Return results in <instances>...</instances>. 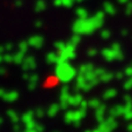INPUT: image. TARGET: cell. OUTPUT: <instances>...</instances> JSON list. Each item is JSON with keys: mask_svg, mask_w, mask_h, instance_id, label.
Segmentation results:
<instances>
[{"mask_svg": "<svg viewBox=\"0 0 132 132\" xmlns=\"http://www.w3.org/2000/svg\"><path fill=\"white\" fill-rule=\"evenodd\" d=\"M128 1H130V0H118L119 4H126Z\"/></svg>", "mask_w": 132, "mask_h": 132, "instance_id": "4316f807", "label": "cell"}, {"mask_svg": "<svg viewBox=\"0 0 132 132\" xmlns=\"http://www.w3.org/2000/svg\"><path fill=\"white\" fill-rule=\"evenodd\" d=\"M53 4H55V6H63V0H55Z\"/></svg>", "mask_w": 132, "mask_h": 132, "instance_id": "603a6c76", "label": "cell"}, {"mask_svg": "<svg viewBox=\"0 0 132 132\" xmlns=\"http://www.w3.org/2000/svg\"><path fill=\"white\" fill-rule=\"evenodd\" d=\"M89 70H93V65L92 64H85L80 67V72H86V71H89Z\"/></svg>", "mask_w": 132, "mask_h": 132, "instance_id": "d6986e66", "label": "cell"}, {"mask_svg": "<svg viewBox=\"0 0 132 132\" xmlns=\"http://www.w3.org/2000/svg\"><path fill=\"white\" fill-rule=\"evenodd\" d=\"M42 26H43V22H42L41 20H37L36 22H35V27L36 28H41Z\"/></svg>", "mask_w": 132, "mask_h": 132, "instance_id": "7402d4cb", "label": "cell"}, {"mask_svg": "<svg viewBox=\"0 0 132 132\" xmlns=\"http://www.w3.org/2000/svg\"><path fill=\"white\" fill-rule=\"evenodd\" d=\"M104 22V12L100 11L92 18L78 19L73 24V31L78 35H89L100 29Z\"/></svg>", "mask_w": 132, "mask_h": 132, "instance_id": "6da1fadb", "label": "cell"}, {"mask_svg": "<svg viewBox=\"0 0 132 132\" xmlns=\"http://www.w3.org/2000/svg\"><path fill=\"white\" fill-rule=\"evenodd\" d=\"M4 49H5V51H7V52H11V51L13 50V44H11V43H7L6 45L4 46Z\"/></svg>", "mask_w": 132, "mask_h": 132, "instance_id": "44dd1931", "label": "cell"}, {"mask_svg": "<svg viewBox=\"0 0 132 132\" xmlns=\"http://www.w3.org/2000/svg\"><path fill=\"white\" fill-rule=\"evenodd\" d=\"M45 9H46V2L44 0H37L36 4H35V12L41 13V12L45 11Z\"/></svg>", "mask_w": 132, "mask_h": 132, "instance_id": "ba28073f", "label": "cell"}, {"mask_svg": "<svg viewBox=\"0 0 132 132\" xmlns=\"http://www.w3.org/2000/svg\"><path fill=\"white\" fill-rule=\"evenodd\" d=\"M96 53H97V51H96V49H94V48L88 49V51H87V55H88V57H90V58L95 57Z\"/></svg>", "mask_w": 132, "mask_h": 132, "instance_id": "ffe728a7", "label": "cell"}, {"mask_svg": "<svg viewBox=\"0 0 132 132\" xmlns=\"http://www.w3.org/2000/svg\"><path fill=\"white\" fill-rule=\"evenodd\" d=\"M74 2H75V0H63V6L70 8V7H72L74 5Z\"/></svg>", "mask_w": 132, "mask_h": 132, "instance_id": "ac0fdd59", "label": "cell"}, {"mask_svg": "<svg viewBox=\"0 0 132 132\" xmlns=\"http://www.w3.org/2000/svg\"><path fill=\"white\" fill-rule=\"evenodd\" d=\"M126 73H128V74H132V66L126 68Z\"/></svg>", "mask_w": 132, "mask_h": 132, "instance_id": "d4e9b609", "label": "cell"}, {"mask_svg": "<svg viewBox=\"0 0 132 132\" xmlns=\"http://www.w3.org/2000/svg\"><path fill=\"white\" fill-rule=\"evenodd\" d=\"M57 75L62 81H70L75 74V70L73 66L68 64V62H63L57 64Z\"/></svg>", "mask_w": 132, "mask_h": 132, "instance_id": "7a4b0ae2", "label": "cell"}, {"mask_svg": "<svg viewBox=\"0 0 132 132\" xmlns=\"http://www.w3.org/2000/svg\"><path fill=\"white\" fill-rule=\"evenodd\" d=\"M28 44H29L30 48H34V49H41L44 44V38L39 35H34V36L29 37L28 38Z\"/></svg>", "mask_w": 132, "mask_h": 132, "instance_id": "5b68a950", "label": "cell"}, {"mask_svg": "<svg viewBox=\"0 0 132 132\" xmlns=\"http://www.w3.org/2000/svg\"><path fill=\"white\" fill-rule=\"evenodd\" d=\"M23 66H24V68H34L35 66H36V62H35V58L32 57V56H29V57H24V59H23Z\"/></svg>", "mask_w": 132, "mask_h": 132, "instance_id": "52a82bcc", "label": "cell"}, {"mask_svg": "<svg viewBox=\"0 0 132 132\" xmlns=\"http://www.w3.org/2000/svg\"><path fill=\"white\" fill-rule=\"evenodd\" d=\"M2 60H4V62H6V63L13 62V55H11L9 52L5 53V55H2Z\"/></svg>", "mask_w": 132, "mask_h": 132, "instance_id": "2e32d148", "label": "cell"}, {"mask_svg": "<svg viewBox=\"0 0 132 132\" xmlns=\"http://www.w3.org/2000/svg\"><path fill=\"white\" fill-rule=\"evenodd\" d=\"M125 14H126V15H131V14H132V1H128V2H126Z\"/></svg>", "mask_w": 132, "mask_h": 132, "instance_id": "e0dca14e", "label": "cell"}, {"mask_svg": "<svg viewBox=\"0 0 132 132\" xmlns=\"http://www.w3.org/2000/svg\"><path fill=\"white\" fill-rule=\"evenodd\" d=\"M122 35H123V36H126V35H128V30L123 29V30H122Z\"/></svg>", "mask_w": 132, "mask_h": 132, "instance_id": "484cf974", "label": "cell"}, {"mask_svg": "<svg viewBox=\"0 0 132 132\" xmlns=\"http://www.w3.org/2000/svg\"><path fill=\"white\" fill-rule=\"evenodd\" d=\"M29 44H28L27 41H23V42H20V44H19V51H21V52L23 53H27L28 49H29Z\"/></svg>", "mask_w": 132, "mask_h": 132, "instance_id": "7c38bea8", "label": "cell"}, {"mask_svg": "<svg viewBox=\"0 0 132 132\" xmlns=\"http://www.w3.org/2000/svg\"><path fill=\"white\" fill-rule=\"evenodd\" d=\"M75 14H77L78 19H86V18H88V11H87L86 8H84V7H79V8H77Z\"/></svg>", "mask_w": 132, "mask_h": 132, "instance_id": "30bf717a", "label": "cell"}, {"mask_svg": "<svg viewBox=\"0 0 132 132\" xmlns=\"http://www.w3.org/2000/svg\"><path fill=\"white\" fill-rule=\"evenodd\" d=\"M46 62L50 64H57L58 63V53L56 52H49L46 55Z\"/></svg>", "mask_w": 132, "mask_h": 132, "instance_id": "8fae6325", "label": "cell"}, {"mask_svg": "<svg viewBox=\"0 0 132 132\" xmlns=\"http://www.w3.org/2000/svg\"><path fill=\"white\" fill-rule=\"evenodd\" d=\"M5 51V49H4V46H0V55H2V52Z\"/></svg>", "mask_w": 132, "mask_h": 132, "instance_id": "83f0119b", "label": "cell"}, {"mask_svg": "<svg viewBox=\"0 0 132 132\" xmlns=\"http://www.w3.org/2000/svg\"><path fill=\"white\" fill-rule=\"evenodd\" d=\"M66 45H67V43H66V42H63V41H59V42H57V43H55V48L58 50V52L64 50L66 48Z\"/></svg>", "mask_w": 132, "mask_h": 132, "instance_id": "5bb4252c", "label": "cell"}, {"mask_svg": "<svg viewBox=\"0 0 132 132\" xmlns=\"http://www.w3.org/2000/svg\"><path fill=\"white\" fill-rule=\"evenodd\" d=\"M24 57H26V53H23V52H21V51L18 50V52L13 55V62L15 63V64H20V63L23 62Z\"/></svg>", "mask_w": 132, "mask_h": 132, "instance_id": "9c48e42d", "label": "cell"}, {"mask_svg": "<svg viewBox=\"0 0 132 132\" xmlns=\"http://www.w3.org/2000/svg\"><path fill=\"white\" fill-rule=\"evenodd\" d=\"M101 55L103 56V58H105V59L109 60V62L115 60V59H123V57H124L122 50H115V49H112V48L103 49Z\"/></svg>", "mask_w": 132, "mask_h": 132, "instance_id": "277c9868", "label": "cell"}, {"mask_svg": "<svg viewBox=\"0 0 132 132\" xmlns=\"http://www.w3.org/2000/svg\"><path fill=\"white\" fill-rule=\"evenodd\" d=\"M77 1H82V0H77Z\"/></svg>", "mask_w": 132, "mask_h": 132, "instance_id": "f546056e", "label": "cell"}, {"mask_svg": "<svg viewBox=\"0 0 132 132\" xmlns=\"http://www.w3.org/2000/svg\"><path fill=\"white\" fill-rule=\"evenodd\" d=\"M2 62V55H0V63Z\"/></svg>", "mask_w": 132, "mask_h": 132, "instance_id": "f1b7e54d", "label": "cell"}, {"mask_svg": "<svg viewBox=\"0 0 132 132\" xmlns=\"http://www.w3.org/2000/svg\"><path fill=\"white\" fill-rule=\"evenodd\" d=\"M103 11H104V13L109 14V15H115L116 14V7L112 5V2L105 1L103 4Z\"/></svg>", "mask_w": 132, "mask_h": 132, "instance_id": "8992f818", "label": "cell"}, {"mask_svg": "<svg viewBox=\"0 0 132 132\" xmlns=\"http://www.w3.org/2000/svg\"><path fill=\"white\" fill-rule=\"evenodd\" d=\"M75 58V46L70 44L67 42V45L64 50H62L58 53V63H63V62H68L71 59ZM57 63V64H58Z\"/></svg>", "mask_w": 132, "mask_h": 132, "instance_id": "3957f363", "label": "cell"}, {"mask_svg": "<svg viewBox=\"0 0 132 132\" xmlns=\"http://www.w3.org/2000/svg\"><path fill=\"white\" fill-rule=\"evenodd\" d=\"M22 5H23V1H22V0H16V1H15V6H16V7H21Z\"/></svg>", "mask_w": 132, "mask_h": 132, "instance_id": "cb8c5ba5", "label": "cell"}, {"mask_svg": "<svg viewBox=\"0 0 132 132\" xmlns=\"http://www.w3.org/2000/svg\"><path fill=\"white\" fill-rule=\"evenodd\" d=\"M80 41H81V37H80V35L74 34L72 37H71V39H70V42H68V43L72 44V45H74V46H77L78 44L80 43Z\"/></svg>", "mask_w": 132, "mask_h": 132, "instance_id": "4fadbf2b", "label": "cell"}, {"mask_svg": "<svg viewBox=\"0 0 132 132\" xmlns=\"http://www.w3.org/2000/svg\"><path fill=\"white\" fill-rule=\"evenodd\" d=\"M100 35L103 39H109L110 37H111V31H110L109 29H103V30H101Z\"/></svg>", "mask_w": 132, "mask_h": 132, "instance_id": "9a60e30c", "label": "cell"}]
</instances>
